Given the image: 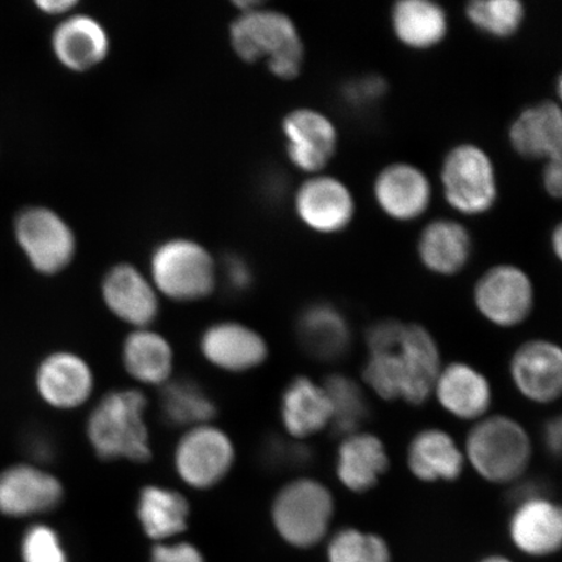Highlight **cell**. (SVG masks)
I'll use <instances>...</instances> for the list:
<instances>
[{
  "mask_svg": "<svg viewBox=\"0 0 562 562\" xmlns=\"http://www.w3.org/2000/svg\"><path fill=\"white\" fill-rule=\"evenodd\" d=\"M237 7L240 13L229 25L232 50L249 65L265 61L279 80L296 79L304 67L305 46L292 18L255 2Z\"/></svg>",
  "mask_w": 562,
  "mask_h": 562,
  "instance_id": "1",
  "label": "cell"
},
{
  "mask_svg": "<svg viewBox=\"0 0 562 562\" xmlns=\"http://www.w3.org/2000/svg\"><path fill=\"white\" fill-rule=\"evenodd\" d=\"M146 398L136 390L114 391L97 404L88 419V439L102 460H150L149 432L144 419Z\"/></svg>",
  "mask_w": 562,
  "mask_h": 562,
  "instance_id": "2",
  "label": "cell"
},
{
  "mask_svg": "<svg viewBox=\"0 0 562 562\" xmlns=\"http://www.w3.org/2000/svg\"><path fill=\"white\" fill-rule=\"evenodd\" d=\"M150 280L158 293L172 301H200L215 290L217 265L199 241L187 237L168 238L151 252Z\"/></svg>",
  "mask_w": 562,
  "mask_h": 562,
  "instance_id": "3",
  "label": "cell"
},
{
  "mask_svg": "<svg viewBox=\"0 0 562 562\" xmlns=\"http://www.w3.org/2000/svg\"><path fill=\"white\" fill-rule=\"evenodd\" d=\"M442 194L449 206L467 216L486 214L498 195L497 176L491 157L481 146L461 144L442 160Z\"/></svg>",
  "mask_w": 562,
  "mask_h": 562,
  "instance_id": "4",
  "label": "cell"
},
{
  "mask_svg": "<svg viewBox=\"0 0 562 562\" xmlns=\"http://www.w3.org/2000/svg\"><path fill=\"white\" fill-rule=\"evenodd\" d=\"M467 451L473 468L484 480L507 483L517 480L529 465L531 446L521 425L495 416L482 420L470 431Z\"/></svg>",
  "mask_w": 562,
  "mask_h": 562,
  "instance_id": "5",
  "label": "cell"
},
{
  "mask_svg": "<svg viewBox=\"0 0 562 562\" xmlns=\"http://www.w3.org/2000/svg\"><path fill=\"white\" fill-rule=\"evenodd\" d=\"M334 516V497L322 483L299 480L279 491L272 519L280 537L300 548L312 547L326 536Z\"/></svg>",
  "mask_w": 562,
  "mask_h": 562,
  "instance_id": "6",
  "label": "cell"
},
{
  "mask_svg": "<svg viewBox=\"0 0 562 562\" xmlns=\"http://www.w3.org/2000/svg\"><path fill=\"white\" fill-rule=\"evenodd\" d=\"M509 140L519 157L543 160L546 192L562 200V108L544 101L527 108L513 121Z\"/></svg>",
  "mask_w": 562,
  "mask_h": 562,
  "instance_id": "7",
  "label": "cell"
},
{
  "mask_svg": "<svg viewBox=\"0 0 562 562\" xmlns=\"http://www.w3.org/2000/svg\"><path fill=\"white\" fill-rule=\"evenodd\" d=\"M13 235L27 261L42 276H56L75 259V231L53 209L31 206L21 210L13 221Z\"/></svg>",
  "mask_w": 562,
  "mask_h": 562,
  "instance_id": "8",
  "label": "cell"
},
{
  "mask_svg": "<svg viewBox=\"0 0 562 562\" xmlns=\"http://www.w3.org/2000/svg\"><path fill=\"white\" fill-rule=\"evenodd\" d=\"M235 448L226 432L210 425L189 428L175 451V469L188 486L207 490L227 476Z\"/></svg>",
  "mask_w": 562,
  "mask_h": 562,
  "instance_id": "9",
  "label": "cell"
},
{
  "mask_svg": "<svg viewBox=\"0 0 562 562\" xmlns=\"http://www.w3.org/2000/svg\"><path fill=\"white\" fill-rule=\"evenodd\" d=\"M294 213L316 234L336 235L346 231L356 216V200L349 187L335 176L312 175L294 193Z\"/></svg>",
  "mask_w": 562,
  "mask_h": 562,
  "instance_id": "10",
  "label": "cell"
},
{
  "mask_svg": "<svg viewBox=\"0 0 562 562\" xmlns=\"http://www.w3.org/2000/svg\"><path fill=\"white\" fill-rule=\"evenodd\" d=\"M281 131L285 138V153L292 166L307 175H318L329 165L339 146L336 125L323 112L294 109L283 119Z\"/></svg>",
  "mask_w": 562,
  "mask_h": 562,
  "instance_id": "11",
  "label": "cell"
},
{
  "mask_svg": "<svg viewBox=\"0 0 562 562\" xmlns=\"http://www.w3.org/2000/svg\"><path fill=\"white\" fill-rule=\"evenodd\" d=\"M477 311L497 326L519 325L529 316L533 288L527 273L513 265H498L484 272L474 290Z\"/></svg>",
  "mask_w": 562,
  "mask_h": 562,
  "instance_id": "12",
  "label": "cell"
},
{
  "mask_svg": "<svg viewBox=\"0 0 562 562\" xmlns=\"http://www.w3.org/2000/svg\"><path fill=\"white\" fill-rule=\"evenodd\" d=\"M372 189L378 207L397 222L418 220L432 201L430 179L420 168L406 161L384 167Z\"/></svg>",
  "mask_w": 562,
  "mask_h": 562,
  "instance_id": "13",
  "label": "cell"
},
{
  "mask_svg": "<svg viewBox=\"0 0 562 562\" xmlns=\"http://www.w3.org/2000/svg\"><path fill=\"white\" fill-rule=\"evenodd\" d=\"M102 296L112 314L138 329L146 328L157 319V288L136 266L119 263L105 272Z\"/></svg>",
  "mask_w": 562,
  "mask_h": 562,
  "instance_id": "14",
  "label": "cell"
},
{
  "mask_svg": "<svg viewBox=\"0 0 562 562\" xmlns=\"http://www.w3.org/2000/svg\"><path fill=\"white\" fill-rule=\"evenodd\" d=\"M52 47L63 67L70 72L83 74L108 59L111 40L100 20L74 12L56 25Z\"/></svg>",
  "mask_w": 562,
  "mask_h": 562,
  "instance_id": "15",
  "label": "cell"
},
{
  "mask_svg": "<svg viewBox=\"0 0 562 562\" xmlns=\"http://www.w3.org/2000/svg\"><path fill=\"white\" fill-rule=\"evenodd\" d=\"M65 490L58 477L32 465L11 467L0 473V513L26 517L53 510Z\"/></svg>",
  "mask_w": 562,
  "mask_h": 562,
  "instance_id": "16",
  "label": "cell"
},
{
  "mask_svg": "<svg viewBox=\"0 0 562 562\" xmlns=\"http://www.w3.org/2000/svg\"><path fill=\"white\" fill-rule=\"evenodd\" d=\"M510 371L519 392L532 402L551 403L562 396V348L557 344H524L512 358Z\"/></svg>",
  "mask_w": 562,
  "mask_h": 562,
  "instance_id": "17",
  "label": "cell"
},
{
  "mask_svg": "<svg viewBox=\"0 0 562 562\" xmlns=\"http://www.w3.org/2000/svg\"><path fill=\"white\" fill-rule=\"evenodd\" d=\"M35 386L48 405L75 409L86 404L93 393V371L80 356L59 351L40 364Z\"/></svg>",
  "mask_w": 562,
  "mask_h": 562,
  "instance_id": "18",
  "label": "cell"
},
{
  "mask_svg": "<svg viewBox=\"0 0 562 562\" xmlns=\"http://www.w3.org/2000/svg\"><path fill=\"white\" fill-rule=\"evenodd\" d=\"M201 351L214 367L243 372L262 364L269 355L263 337L241 323H216L203 333Z\"/></svg>",
  "mask_w": 562,
  "mask_h": 562,
  "instance_id": "19",
  "label": "cell"
},
{
  "mask_svg": "<svg viewBox=\"0 0 562 562\" xmlns=\"http://www.w3.org/2000/svg\"><path fill=\"white\" fill-rule=\"evenodd\" d=\"M405 374L404 402L424 404L431 395L440 374V355L437 342L427 329L405 326L397 346Z\"/></svg>",
  "mask_w": 562,
  "mask_h": 562,
  "instance_id": "20",
  "label": "cell"
},
{
  "mask_svg": "<svg viewBox=\"0 0 562 562\" xmlns=\"http://www.w3.org/2000/svg\"><path fill=\"white\" fill-rule=\"evenodd\" d=\"M513 542L525 553L544 557L562 548V507L544 497L518 505L512 517Z\"/></svg>",
  "mask_w": 562,
  "mask_h": 562,
  "instance_id": "21",
  "label": "cell"
},
{
  "mask_svg": "<svg viewBox=\"0 0 562 562\" xmlns=\"http://www.w3.org/2000/svg\"><path fill=\"white\" fill-rule=\"evenodd\" d=\"M302 348L318 361H336L350 347V329L346 316L327 302L304 308L297 321Z\"/></svg>",
  "mask_w": 562,
  "mask_h": 562,
  "instance_id": "22",
  "label": "cell"
},
{
  "mask_svg": "<svg viewBox=\"0 0 562 562\" xmlns=\"http://www.w3.org/2000/svg\"><path fill=\"white\" fill-rule=\"evenodd\" d=\"M473 241L465 226L451 220L428 223L418 241L420 262L439 276H454L469 262Z\"/></svg>",
  "mask_w": 562,
  "mask_h": 562,
  "instance_id": "23",
  "label": "cell"
},
{
  "mask_svg": "<svg viewBox=\"0 0 562 562\" xmlns=\"http://www.w3.org/2000/svg\"><path fill=\"white\" fill-rule=\"evenodd\" d=\"M333 407L323 385L300 376L281 397V420L292 438L304 439L331 425Z\"/></svg>",
  "mask_w": 562,
  "mask_h": 562,
  "instance_id": "24",
  "label": "cell"
},
{
  "mask_svg": "<svg viewBox=\"0 0 562 562\" xmlns=\"http://www.w3.org/2000/svg\"><path fill=\"white\" fill-rule=\"evenodd\" d=\"M392 31L412 50H428L446 40L447 12L430 0H402L391 11Z\"/></svg>",
  "mask_w": 562,
  "mask_h": 562,
  "instance_id": "25",
  "label": "cell"
},
{
  "mask_svg": "<svg viewBox=\"0 0 562 562\" xmlns=\"http://www.w3.org/2000/svg\"><path fill=\"white\" fill-rule=\"evenodd\" d=\"M386 468V456L383 442L374 435L351 434L342 440L337 454V476L348 490L353 492L369 491L375 486Z\"/></svg>",
  "mask_w": 562,
  "mask_h": 562,
  "instance_id": "26",
  "label": "cell"
},
{
  "mask_svg": "<svg viewBox=\"0 0 562 562\" xmlns=\"http://www.w3.org/2000/svg\"><path fill=\"white\" fill-rule=\"evenodd\" d=\"M435 389L440 404L457 418L481 417L491 404L487 379L468 364L453 363L440 371Z\"/></svg>",
  "mask_w": 562,
  "mask_h": 562,
  "instance_id": "27",
  "label": "cell"
},
{
  "mask_svg": "<svg viewBox=\"0 0 562 562\" xmlns=\"http://www.w3.org/2000/svg\"><path fill=\"white\" fill-rule=\"evenodd\" d=\"M407 465L420 481H454L462 472L463 457L447 432L430 428L412 440Z\"/></svg>",
  "mask_w": 562,
  "mask_h": 562,
  "instance_id": "28",
  "label": "cell"
},
{
  "mask_svg": "<svg viewBox=\"0 0 562 562\" xmlns=\"http://www.w3.org/2000/svg\"><path fill=\"white\" fill-rule=\"evenodd\" d=\"M123 362L128 374L139 383L164 385L171 376L173 351L164 336L139 328L126 337Z\"/></svg>",
  "mask_w": 562,
  "mask_h": 562,
  "instance_id": "29",
  "label": "cell"
},
{
  "mask_svg": "<svg viewBox=\"0 0 562 562\" xmlns=\"http://www.w3.org/2000/svg\"><path fill=\"white\" fill-rule=\"evenodd\" d=\"M137 516L147 537L165 540L186 530L189 505L179 492L147 486L140 491Z\"/></svg>",
  "mask_w": 562,
  "mask_h": 562,
  "instance_id": "30",
  "label": "cell"
},
{
  "mask_svg": "<svg viewBox=\"0 0 562 562\" xmlns=\"http://www.w3.org/2000/svg\"><path fill=\"white\" fill-rule=\"evenodd\" d=\"M159 405L167 425L193 428L207 425L216 413L215 404L191 379L167 382L161 386Z\"/></svg>",
  "mask_w": 562,
  "mask_h": 562,
  "instance_id": "31",
  "label": "cell"
},
{
  "mask_svg": "<svg viewBox=\"0 0 562 562\" xmlns=\"http://www.w3.org/2000/svg\"><path fill=\"white\" fill-rule=\"evenodd\" d=\"M329 403L333 407L331 426L336 435L349 437L356 434L369 416V406L363 392L346 375H331L325 385Z\"/></svg>",
  "mask_w": 562,
  "mask_h": 562,
  "instance_id": "32",
  "label": "cell"
},
{
  "mask_svg": "<svg viewBox=\"0 0 562 562\" xmlns=\"http://www.w3.org/2000/svg\"><path fill=\"white\" fill-rule=\"evenodd\" d=\"M465 13L477 31L494 38H509L521 30L526 10L518 0H475L467 5Z\"/></svg>",
  "mask_w": 562,
  "mask_h": 562,
  "instance_id": "33",
  "label": "cell"
},
{
  "mask_svg": "<svg viewBox=\"0 0 562 562\" xmlns=\"http://www.w3.org/2000/svg\"><path fill=\"white\" fill-rule=\"evenodd\" d=\"M329 562H390V548L381 537L346 529L328 546Z\"/></svg>",
  "mask_w": 562,
  "mask_h": 562,
  "instance_id": "34",
  "label": "cell"
},
{
  "mask_svg": "<svg viewBox=\"0 0 562 562\" xmlns=\"http://www.w3.org/2000/svg\"><path fill=\"white\" fill-rule=\"evenodd\" d=\"M363 378L382 398L404 400L405 375L397 347L384 353H371Z\"/></svg>",
  "mask_w": 562,
  "mask_h": 562,
  "instance_id": "35",
  "label": "cell"
},
{
  "mask_svg": "<svg viewBox=\"0 0 562 562\" xmlns=\"http://www.w3.org/2000/svg\"><path fill=\"white\" fill-rule=\"evenodd\" d=\"M21 552L24 562H68L58 533L45 525L33 526L26 531Z\"/></svg>",
  "mask_w": 562,
  "mask_h": 562,
  "instance_id": "36",
  "label": "cell"
},
{
  "mask_svg": "<svg viewBox=\"0 0 562 562\" xmlns=\"http://www.w3.org/2000/svg\"><path fill=\"white\" fill-rule=\"evenodd\" d=\"M261 457L271 469H296L311 462L313 453L301 442L273 437L265 441Z\"/></svg>",
  "mask_w": 562,
  "mask_h": 562,
  "instance_id": "37",
  "label": "cell"
},
{
  "mask_svg": "<svg viewBox=\"0 0 562 562\" xmlns=\"http://www.w3.org/2000/svg\"><path fill=\"white\" fill-rule=\"evenodd\" d=\"M385 89L386 83L381 76H363L347 82L342 89V97L353 108H364L381 100Z\"/></svg>",
  "mask_w": 562,
  "mask_h": 562,
  "instance_id": "38",
  "label": "cell"
},
{
  "mask_svg": "<svg viewBox=\"0 0 562 562\" xmlns=\"http://www.w3.org/2000/svg\"><path fill=\"white\" fill-rule=\"evenodd\" d=\"M405 325L393 319L374 323L367 334V342L371 353H384L398 346Z\"/></svg>",
  "mask_w": 562,
  "mask_h": 562,
  "instance_id": "39",
  "label": "cell"
},
{
  "mask_svg": "<svg viewBox=\"0 0 562 562\" xmlns=\"http://www.w3.org/2000/svg\"><path fill=\"white\" fill-rule=\"evenodd\" d=\"M224 283L235 293L249 291L252 283V270L248 261L240 256H229L222 266Z\"/></svg>",
  "mask_w": 562,
  "mask_h": 562,
  "instance_id": "40",
  "label": "cell"
},
{
  "mask_svg": "<svg viewBox=\"0 0 562 562\" xmlns=\"http://www.w3.org/2000/svg\"><path fill=\"white\" fill-rule=\"evenodd\" d=\"M150 562H205L196 548L189 543L154 547Z\"/></svg>",
  "mask_w": 562,
  "mask_h": 562,
  "instance_id": "41",
  "label": "cell"
},
{
  "mask_svg": "<svg viewBox=\"0 0 562 562\" xmlns=\"http://www.w3.org/2000/svg\"><path fill=\"white\" fill-rule=\"evenodd\" d=\"M543 442L548 453L554 459H562V414L544 425Z\"/></svg>",
  "mask_w": 562,
  "mask_h": 562,
  "instance_id": "42",
  "label": "cell"
},
{
  "mask_svg": "<svg viewBox=\"0 0 562 562\" xmlns=\"http://www.w3.org/2000/svg\"><path fill=\"white\" fill-rule=\"evenodd\" d=\"M35 7L48 16H68L74 13L79 2L76 0H38Z\"/></svg>",
  "mask_w": 562,
  "mask_h": 562,
  "instance_id": "43",
  "label": "cell"
},
{
  "mask_svg": "<svg viewBox=\"0 0 562 562\" xmlns=\"http://www.w3.org/2000/svg\"><path fill=\"white\" fill-rule=\"evenodd\" d=\"M543 488L537 482L519 483L518 486L512 490V501L516 504H522L532 498L543 497Z\"/></svg>",
  "mask_w": 562,
  "mask_h": 562,
  "instance_id": "44",
  "label": "cell"
},
{
  "mask_svg": "<svg viewBox=\"0 0 562 562\" xmlns=\"http://www.w3.org/2000/svg\"><path fill=\"white\" fill-rule=\"evenodd\" d=\"M551 245L554 256H557L562 263V222L552 232Z\"/></svg>",
  "mask_w": 562,
  "mask_h": 562,
  "instance_id": "45",
  "label": "cell"
},
{
  "mask_svg": "<svg viewBox=\"0 0 562 562\" xmlns=\"http://www.w3.org/2000/svg\"><path fill=\"white\" fill-rule=\"evenodd\" d=\"M557 91H558V97H559V101H560L559 104L562 108V74L560 75L558 83H557Z\"/></svg>",
  "mask_w": 562,
  "mask_h": 562,
  "instance_id": "46",
  "label": "cell"
},
{
  "mask_svg": "<svg viewBox=\"0 0 562 562\" xmlns=\"http://www.w3.org/2000/svg\"><path fill=\"white\" fill-rule=\"evenodd\" d=\"M482 562H510V561L507 560V559H503V558H490V559L484 560Z\"/></svg>",
  "mask_w": 562,
  "mask_h": 562,
  "instance_id": "47",
  "label": "cell"
}]
</instances>
